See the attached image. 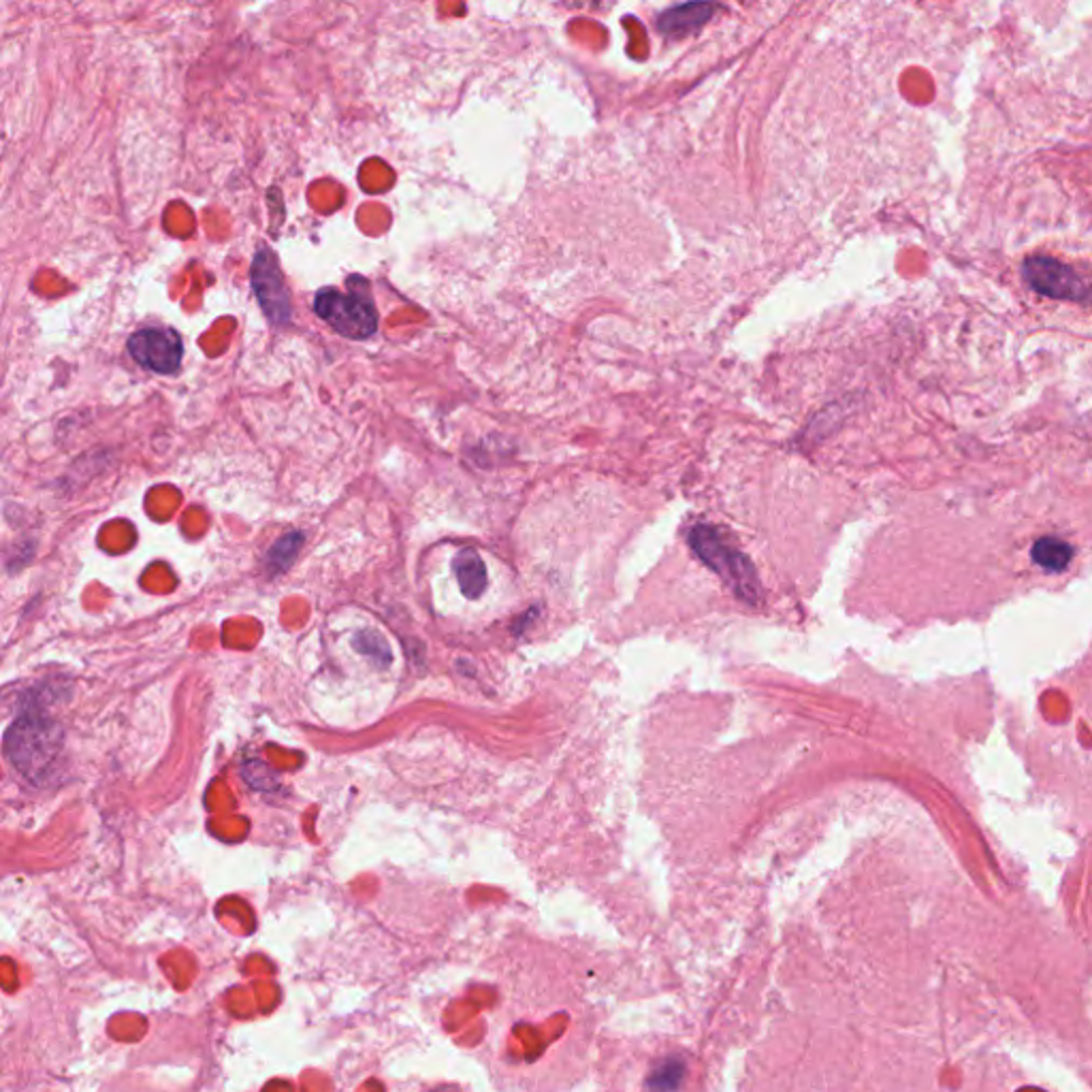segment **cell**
Here are the masks:
<instances>
[{
  "label": "cell",
  "mask_w": 1092,
  "mask_h": 1092,
  "mask_svg": "<svg viewBox=\"0 0 1092 1092\" xmlns=\"http://www.w3.org/2000/svg\"><path fill=\"white\" fill-rule=\"evenodd\" d=\"M690 547L743 602L754 606L760 604L762 585L756 566L722 529L713 525H696L690 532Z\"/></svg>",
  "instance_id": "1"
},
{
  "label": "cell",
  "mask_w": 1092,
  "mask_h": 1092,
  "mask_svg": "<svg viewBox=\"0 0 1092 1092\" xmlns=\"http://www.w3.org/2000/svg\"><path fill=\"white\" fill-rule=\"evenodd\" d=\"M62 747V730L43 713L28 711L4 734V754L26 779L38 781L53 766Z\"/></svg>",
  "instance_id": "2"
},
{
  "label": "cell",
  "mask_w": 1092,
  "mask_h": 1092,
  "mask_svg": "<svg viewBox=\"0 0 1092 1092\" xmlns=\"http://www.w3.org/2000/svg\"><path fill=\"white\" fill-rule=\"evenodd\" d=\"M314 310L329 327L350 339H365L378 329V312L374 303L354 292L325 288L316 295Z\"/></svg>",
  "instance_id": "3"
},
{
  "label": "cell",
  "mask_w": 1092,
  "mask_h": 1092,
  "mask_svg": "<svg viewBox=\"0 0 1092 1092\" xmlns=\"http://www.w3.org/2000/svg\"><path fill=\"white\" fill-rule=\"evenodd\" d=\"M1023 275L1027 284L1050 299L1087 301L1092 297V286L1067 263L1053 256H1029L1023 263Z\"/></svg>",
  "instance_id": "4"
},
{
  "label": "cell",
  "mask_w": 1092,
  "mask_h": 1092,
  "mask_svg": "<svg viewBox=\"0 0 1092 1092\" xmlns=\"http://www.w3.org/2000/svg\"><path fill=\"white\" fill-rule=\"evenodd\" d=\"M252 288L256 299L265 312V316L273 325H288L292 316L290 295L286 290L284 278L278 267V258L271 250L260 248L252 263Z\"/></svg>",
  "instance_id": "5"
},
{
  "label": "cell",
  "mask_w": 1092,
  "mask_h": 1092,
  "mask_svg": "<svg viewBox=\"0 0 1092 1092\" xmlns=\"http://www.w3.org/2000/svg\"><path fill=\"white\" fill-rule=\"evenodd\" d=\"M128 352L141 367L156 374H171L181 363L184 344L175 331L141 329L128 339Z\"/></svg>",
  "instance_id": "6"
},
{
  "label": "cell",
  "mask_w": 1092,
  "mask_h": 1092,
  "mask_svg": "<svg viewBox=\"0 0 1092 1092\" xmlns=\"http://www.w3.org/2000/svg\"><path fill=\"white\" fill-rule=\"evenodd\" d=\"M717 11V4H713L711 0H694V2H685V4H679L670 11H666L658 26L662 32L666 34H672V36H685L694 30H698L700 26H705L713 13Z\"/></svg>",
  "instance_id": "7"
},
{
  "label": "cell",
  "mask_w": 1092,
  "mask_h": 1092,
  "mask_svg": "<svg viewBox=\"0 0 1092 1092\" xmlns=\"http://www.w3.org/2000/svg\"><path fill=\"white\" fill-rule=\"evenodd\" d=\"M461 594L470 600H476L487 589V568L482 557L474 549H463L453 561Z\"/></svg>",
  "instance_id": "8"
},
{
  "label": "cell",
  "mask_w": 1092,
  "mask_h": 1092,
  "mask_svg": "<svg viewBox=\"0 0 1092 1092\" xmlns=\"http://www.w3.org/2000/svg\"><path fill=\"white\" fill-rule=\"evenodd\" d=\"M1033 561L1048 572H1063L1074 559V547L1061 538H1040L1031 549Z\"/></svg>",
  "instance_id": "9"
},
{
  "label": "cell",
  "mask_w": 1092,
  "mask_h": 1092,
  "mask_svg": "<svg viewBox=\"0 0 1092 1092\" xmlns=\"http://www.w3.org/2000/svg\"><path fill=\"white\" fill-rule=\"evenodd\" d=\"M301 544H303V534L295 532V534H286L282 536L271 549H269V555H267V566H269V572L271 574H282L297 557V553L301 551Z\"/></svg>",
  "instance_id": "10"
},
{
  "label": "cell",
  "mask_w": 1092,
  "mask_h": 1092,
  "mask_svg": "<svg viewBox=\"0 0 1092 1092\" xmlns=\"http://www.w3.org/2000/svg\"><path fill=\"white\" fill-rule=\"evenodd\" d=\"M685 1063L679 1059V1057H670L668 1061L660 1063L649 1080H647V1089H653V1091H675L681 1087L683 1078H685Z\"/></svg>",
  "instance_id": "11"
},
{
  "label": "cell",
  "mask_w": 1092,
  "mask_h": 1092,
  "mask_svg": "<svg viewBox=\"0 0 1092 1092\" xmlns=\"http://www.w3.org/2000/svg\"><path fill=\"white\" fill-rule=\"evenodd\" d=\"M354 647L357 651H361L363 655H369L371 660H376L378 664L386 666L391 662V651H389V645L384 643V638L376 632H361L357 638H354Z\"/></svg>",
  "instance_id": "12"
}]
</instances>
